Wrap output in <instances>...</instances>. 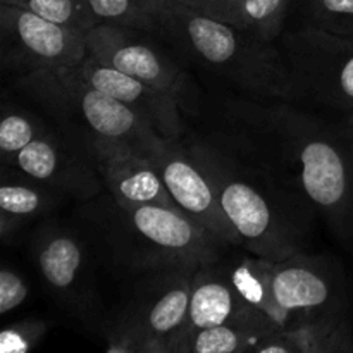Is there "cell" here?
Instances as JSON below:
<instances>
[{
  "instance_id": "6da1fadb",
  "label": "cell",
  "mask_w": 353,
  "mask_h": 353,
  "mask_svg": "<svg viewBox=\"0 0 353 353\" xmlns=\"http://www.w3.org/2000/svg\"><path fill=\"white\" fill-rule=\"evenodd\" d=\"M228 124L243 164L307 200L352 243L353 134L281 103L240 102Z\"/></svg>"
},
{
  "instance_id": "7a4b0ae2",
  "label": "cell",
  "mask_w": 353,
  "mask_h": 353,
  "mask_svg": "<svg viewBox=\"0 0 353 353\" xmlns=\"http://www.w3.org/2000/svg\"><path fill=\"white\" fill-rule=\"evenodd\" d=\"M159 37L196 65L245 93L283 102L302 99L283 52L233 24L169 0Z\"/></svg>"
},
{
  "instance_id": "3957f363",
  "label": "cell",
  "mask_w": 353,
  "mask_h": 353,
  "mask_svg": "<svg viewBox=\"0 0 353 353\" xmlns=\"http://www.w3.org/2000/svg\"><path fill=\"white\" fill-rule=\"evenodd\" d=\"M188 150L212 183L240 245L272 262L303 252V228L290 202L307 200L278 186L223 148L195 141L188 145Z\"/></svg>"
},
{
  "instance_id": "277c9868",
  "label": "cell",
  "mask_w": 353,
  "mask_h": 353,
  "mask_svg": "<svg viewBox=\"0 0 353 353\" xmlns=\"http://www.w3.org/2000/svg\"><path fill=\"white\" fill-rule=\"evenodd\" d=\"M19 88L86 150L124 148L152 157L169 140L114 97L90 85L72 65L23 74Z\"/></svg>"
},
{
  "instance_id": "5b68a950",
  "label": "cell",
  "mask_w": 353,
  "mask_h": 353,
  "mask_svg": "<svg viewBox=\"0 0 353 353\" xmlns=\"http://www.w3.org/2000/svg\"><path fill=\"white\" fill-rule=\"evenodd\" d=\"M93 221L110 259L130 272L196 269L219 261L224 247L168 207H123L112 199L95 210Z\"/></svg>"
},
{
  "instance_id": "8992f818",
  "label": "cell",
  "mask_w": 353,
  "mask_h": 353,
  "mask_svg": "<svg viewBox=\"0 0 353 353\" xmlns=\"http://www.w3.org/2000/svg\"><path fill=\"white\" fill-rule=\"evenodd\" d=\"M196 269L147 272L110 327L107 352L172 353L185 326Z\"/></svg>"
},
{
  "instance_id": "52a82bcc",
  "label": "cell",
  "mask_w": 353,
  "mask_h": 353,
  "mask_svg": "<svg viewBox=\"0 0 353 353\" xmlns=\"http://www.w3.org/2000/svg\"><path fill=\"white\" fill-rule=\"evenodd\" d=\"M281 43L302 99L353 112V38L307 24L285 34Z\"/></svg>"
},
{
  "instance_id": "ba28073f",
  "label": "cell",
  "mask_w": 353,
  "mask_h": 353,
  "mask_svg": "<svg viewBox=\"0 0 353 353\" xmlns=\"http://www.w3.org/2000/svg\"><path fill=\"white\" fill-rule=\"evenodd\" d=\"M271 288L288 326L299 321L348 316V286L340 265L303 252L271 262Z\"/></svg>"
},
{
  "instance_id": "9c48e42d",
  "label": "cell",
  "mask_w": 353,
  "mask_h": 353,
  "mask_svg": "<svg viewBox=\"0 0 353 353\" xmlns=\"http://www.w3.org/2000/svg\"><path fill=\"white\" fill-rule=\"evenodd\" d=\"M2 62L21 76L76 65L88 55L86 37L23 7L0 3Z\"/></svg>"
},
{
  "instance_id": "30bf717a",
  "label": "cell",
  "mask_w": 353,
  "mask_h": 353,
  "mask_svg": "<svg viewBox=\"0 0 353 353\" xmlns=\"http://www.w3.org/2000/svg\"><path fill=\"white\" fill-rule=\"evenodd\" d=\"M152 34L131 28L97 24L86 33V48L95 61L164 90L183 103L190 93L188 78L178 62L152 41Z\"/></svg>"
},
{
  "instance_id": "8fae6325",
  "label": "cell",
  "mask_w": 353,
  "mask_h": 353,
  "mask_svg": "<svg viewBox=\"0 0 353 353\" xmlns=\"http://www.w3.org/2000/svg\"><path fill=\"white\" fill-rule=\"evenodd\" d=\"M26 179L62 195L90 200L102 192V176L92 154L64 131H45L10 159Z\"/></svg>"
},
{
  "instance_id": "7c38bea8",
  "label": "cell",
  "mask_w": 353,
  "mask_h": 353,
  "mask_svg": "<svg viewBox=\"0 0 353 353\" xmlns=\"http://www.w3.org/2000/svg\"><path fill=\"white\" fill-rule=\"evenodd\" d=\"M150 161L183 216L212 234L219 243L240 245L212 183L192 157L188 147H183L179 140H169Z\"/></svg>"
},
{
  "instance_id": "4fadbf2b",
  "label": "cell",
  "mask_w": 353,
  "mask_h": 353,
  "mask_svg": "<svg viewBox=\"0 0 353 353\" xmlns=\"http://www.w3.org/2000/svg\"><path fill=\"white\" fill-rule=\"evenodd\" d=\"M83 79L107 95L123 102L143 117L165 140H179L183 134L181 103L171 93L147 85L130 74L109 68L86 55L79 64L72 65Z\"/></svg>"
},
{
  "instance_id": "5bb4252c",
  "label": "cell",
  "mask_w": 353,
  "mask_h": 353,
  "mask_svg": "<svg viewBox=\"0 0 353 353\" xmlns=\"http://www.w3.org/2000/svg\"><path fill=\"white\" fill-rule=\"evenodd\" d=\"M34 257L43 281L65 305L83 310L93 302L88 255L71 231L47 228L38 236Z\"/></svg>"
},
{
  "instance_id": "9a60e30c",
  "label": "cell",
  "mask_w": 353,
  "mask_h": 353,
  "mask_svg": "<svg viewBox=\"0 0 353 353\" xmlns=\"http://www.w3.org/2000/svg\"><path fill=\"white\" fill-rule=\"evenodd\" d=\"M90 154L99 168L103 186L117 203L123 207L161 205L178 210L150 157L110 147H97Z\"/></svg>"
},
{
  "instance_id": "2e32d148",
  "label": "cell",
  "mask_w": 353,
  "mask_h": 353,
  "mask_svg": "<svg viewBox=\"0 0 353 353\" xmlns=\"http://www.w3.org/2000/svg\"><path fill=\"white\" fill-rule=\"evenodd\" d=\"M216 264L217 261L203 264L195 271L190 292L188 314L185 326L172 347V353L181 352L183 345L199 331L254 314L238 295L228 269H217Z\"/></svg>"
},
{
  "instance_id": "e0dca14e",
  "label": "cell",
  "mask_w": 353,
  "mask_h": 353,
  "mask_svg": "<svg viewBox=\"0 0 353 353\" xmlns=\"http://www.w3.org/2000/svg\"><path fill=\"white\" fill-rule=\"evenodd\" d=\"M353 352L352 323L345 317L299 321L269 334L257 353H345Z\"/></svg>"
},
{
  "instance_id": "ac0fdd59",
  "label": "cell",
  "mask_w": 353,
  "mask_h": 353,
  "mask_svg": "<svg viewBox=\"0 0 353 353\" xmlns=\"http://www.w3.org/2000/svg\"><path fill=\"white\" fill-rule=\"evenodd\" d=\"M271 262L255 255L241 259L226 269L245 305L274 327L283 330L288 326V319L272 295Z\"/></svg>"
},
{
  "instance_id": "d6986e66",
  "label": "cell",
  "mask_w": 353,
  "mask_h": 353,
  "mask_svg": "<svg viewBox=\"0 0 353 353\" xmlns=\"http://www.w3.org/2000/svg\"><path fill=\"white\" fill-rule=\"evenodd\" d=\"M61 196L62 193L33 179L28 183H3L0 186L2 240H9V233H14L23 223L50 210Z\"/></svg>"
},
{
  "instance_id": "ffe728a7",
  "label": "cell",
  "mask_w": 353,
  "mask_h": 353,
  "mask_svg": "<svg viewBox=\"0 0 353 353\" xmlns=\"http://www.w3.org/2000/svg\"><path fill=\"white\" fill-rule=\"evenodd\" d=\"M97 24L131 28L159 34L169 0H86Z\"/></svg>"
},
{
  "instance_id": "44dd1931",
  "label": "cell",
  "mask_w": 353,
  "mask_h": 353,
  "mask_svg": "<svg viewBox=\"0 0 353 353\" xmlns=\"http://www.w3.org/2000/svg\"><path fill=\"white\" fill-rule=\"evenodd\" d=\"M290 3L292 0H241L233 26L257 40L272 43L281 33Z\"/></svg>"
},
{
  "instance_id": "7402d4cb",
  "label": "cell",
  "mask_w": 353,
  "mask_h": 353,
  "mask_svg": "<svg viewBox=\"0 0 353 353\" xmlns=\"http://www.w3.org/2000/svg\"><path fill=\"white\" fill-rule=\"evenodd\" d=\"M0 3L23 7L52 23L79 31L85 37L97 26V19L86 0H0Z\"/></svg>"
},
{
  "instance_id": "603a6c76",
  "label": "cell",
  "mask_w": 353,
  "mask_h": 353,
  "mask_svg": "<svg viewBox=\"0 0 353 353\" xmlns=\"http://www.w3.org/2000/svg\"><path fill=\"white\" fill-rule=\"evenodd\" d=\"M307 24L353 38V0H307Z\"/></svg>"
},
{
  "instance_id": "cb8c5ba5",
  "label": "cell",
  "mask_w": 353,
  "mask_h": 353,
  "mask_svg": "<svg viewBox=\"0 0 353 353\" xmlns=\"http://www.w3.org/2000/svg\"><path fill=\"white\" fill-rule=\"evenodd\" d=\"M43 124L34 121L28 114L21 112H6L0 123V150H2L3 161L10 162V159L23 150L24 147L40 138L45 133Z\"/></svg>"
},
{
  "instance_id": "d4e9b609",
  "label": "cell",
  "mask_w": 353,
  "mask_h": 353,
  "mask_svg": "<svg viewBox=\"0 0 353 353\" xmlns=\"http://www.w3.org/2000/svg\"><path fill=\"white\" fill-rule=\"evenodd\" d=\"M47 331L43 321L26 319L10 324L0 334V352L2 353H26L38 345Z\"/></svg>"
},
{
  "instance_id": "484cf974",
  "label": "cell",
  "mask_w": 353,
  "mask_h": 353,
  "mask_svg": "<svg viewBox=\"0 0 353 353\" xmlns=\"http://www.w3.org/2000/svg\"><path fill=\"white\" fill-rule=\"evenodd\" d=\"M172 2L179 3L193 12L230 24H234L241 6V0H172Z\"/></svg>"
},
{
  "instance_id": "4316f807",
  "label": "cell",
  "mask_w": 353,
  "mask_h": 353,
  "mask_svg": "<svg viewBox=\"0 0 353 353\" xmlns=\"http://www.w3.org/2000/svg\"><path fill=\"white\" fill-rule=\"evenodd\" d=\"M28 299V286L24 279L12 269L0 271V312L9 314Z\"/></svg>"
},
{
  "instance_id": "83f0119b",
  "label": "cell",
  "mask_w": 353,
  "mask_h": 353,
  "mask_svg": "<svg viewBox=\"0 0 353 353\" xmlns=\"http://www.w3.org/2000/svg\"><path fill=\"white\" fill-rule=\"evenodd\" d=\"M347 126H348V130H350L352 134H353V112L350 114V117H348V124H347Z\"/></svg>"
},
{
  "instance_id": "f1b7e54d",
  "label": "cell",
  "mask_w": 353,
  "mask_h": 353,
  "mask_svg": "<svg viewBox=\"0 0 353 353\" xmlns=\"http://www.w3.org/2000/svg\"><path fill=\"white\" fill-rule=\"evenodd\" d=\"M352 243H353V188H352Z\"/></svg>"
}]
</instances>
